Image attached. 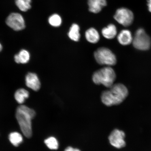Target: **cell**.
<instances>
[{
	"mask_svg": "<svg viewBox=\"0 0 151 151\" xmlns=\"http://www.w3.org/2000/svg\"><path fill=\"white\" fill-rule=\"evenodd\" d=\"M109 88V90L103 91L101 96L102 102L106 106L119 104L128 95L127 88L123 84H113Z\"/></svg>",
	"mask_w": 151,
	"mask_h": 151,
	"instance_id": "obj_1",
	"label": "cell"
},
{
	"mask_svg": "<svg viewBox=\"0 0 151 151\" xmlns=\"http://www.w3.org/2000/svg\"><path fill=\"white\" fill-rule=\"evenodd\" d=\"M35 111L26 106L21 105L17 109L16 118L23 134L28 138L32 135V120L35 118Z\"/></svg>",
	"mask_w": 151,
	"mask_h": 151,
	"instance_id": "obj_2",
	"label": "cell"
},
{
	"mask_svg": "<svg viewBox=\"0 0 151 151\" xmlns=\"http://www.w3.org/2000/svg\"><path fill=\"white\" fill-rule=\"evenodd\" d=\"M116 77L114 70L108 66L96 71L92 76V80L96 84H102L106 87L109 88L114 84Z\"/></svg>",
	"mask_w": 151,
	"mask_h": 151,
	"instance_id": "obj_3",
	"label": "cell"
},
{
	"mask_svg": "<svg viewBox=\"0 0 151 151\" xmlns=\"http://www.w3.org/2000/svg\"><path fill=\"white\" fill-rule=\"evenodd\" d=\"M94 56L96 62L100 65L111 66L116 65V56L110 50L105 47L98 48L94 52Z\"/></svg>",
	"mask_w": 151,
	"mask_h": 151,
	"instance_id": "obj_4",
	"label": "cell"
},
{
	"mask_svg": "<svg viewBox=\"0 0 151 151\" xmlns=\"http://www.w3.org/2000/svg\"><path fill=\"white\" fill-rule=\"evenodd\" d=\"M132 42L135 48L143 51L149 50L151 45L150 37L142 28H139L136 32Z\"/></svg>",
	"mask_w": 151,
	"mask_h": 151,
	"instance_id": "obj_5",
	"label": "cell"
},
{
	"mask_svg": "<svg viewBox=\"0 0 151 151\" xmlns=\"http://www.w3.org/2000/svg\"><path fill=\"white\" fill-rule=\"evenodd\" d=\"M115 20L124 27L131 25L134 20L133 13L129 9L122 7L116 10L114 16Z\"/></svg>",
	"mask_w": 151,
	"mask_h": 151,
	"instance_id": "obj_6",
	"label": "cell"
},
{
	"mask_svg": "<svg viewBox=\"0 0 151 151\" xmlns=\"http://www.w3.org/2000/svg\"><path fill=\"white\" fill-rule=\"evenodd\" d=\"M6 22L7 26L14 31H21L25 27V22L23 17L18 13L11 14L7 17Z\"/></svg>",
	"mask_w": 151,
	"mask_h": 151,
	"instance_id": "obj_7",
	"label": "cell"
},
{
	"mask_svg": "<svg viewBox=\"0 0 151 151\" xmlns=\"http://www.w3.org/2000/svg\"><path fill=\"white\" fill-rule=\"evenodd\" d=\"M125 134L124 131L118 129L113 130L109 135V139L111 145L116 148H123L126 146L124 141Z\"/></svg>",
	"mask_w": 151,
	"mask_h": 151,
	"instance_id": "obj_8",
	"label": "cell"
},
{
	"mask_svg": "<svg viewBox=\"0 0 151 151\" xmlns=\"http://www.w3.org/2000/svg\"><path fill=\"white\" fill-rule=\"evenodd\" d=\"M26 84L28 88L37 91L41 88V83L38 77L35 73H29L26 75Z\"/></svg>",
	"mask_w": 151,
	"mask_h": 151,
	"instance_id": "obj_9",
	"label": "cell"
},
{
	"mask_svg": "<svg viewBox=\"0 0 151 151\" xmlns=\"http://www.w3.org/2000/svg\"><path fill=\"white\" fill-rule=\"evenodd\" d=\"M88 4L90 12L97 14L107 5L106 0H88Z\"/></svg>",
	"mask_w": 151,
	"mask_h": 151,
	"instance_id": "obj_10",
	"label": "cell"
},
{
	"mask_svg": "<svg viewBox=\"0 0 151 151\" xmlns=\"http://www.w3.org/2000/svg\"><path fill=\"white\" fill-rule=\"evenodd\" d=\"M117 39L120 44L126 46L131 44L133 41V38L131 31L127 29H124L119 33Z\"/></svg>",
	"mask_w": 151,
	"mask_h": 151,
	"instance_id": "obj_11",
	"label": "cell"
},
{
	"mask_svg": "<svg viewBox=\"0 0 151 151\" xmlns=\"http://www.w3.org/2000/svg\"><path fill=\"white\" fill-rule=\"evenodd\" d=\"M85 37L88 42L92 43H96L99 42L100 35L97 30L93 28L88 29L85 33Z\"/></svg>",
	"mask_w": 151,
	"mask_h": 151,
	"instance_id": "obj_12",
	"label": "cell"
},
{
	"mask_svg": "<svg viewBox=\"0 0 151 151\" xmlns=\"http://www.w3.org/2000/svg\"><path fill=\"white\" fill-rule=\"evenodd\" d=\"M102 34L104 37L108 39H112L117 35V29L114 24H110L107 27L104 28L101 31Z\"/></svg>",
	"mask_w": 151,
	"mask_h": 151,
	"instance_id": "obj_13",
	"label": "cell"
},
{
	"mask_svg": "<svg viewBox=\"0 0 151 151\" xmlns=\"http://www.w3.org/2000/svg\"><path fill=\"white\" fill-rule=\"evenodd\" d=\"M14 60L17 63L26 64L29 61L30 55L27 50H22L14 56Z\"/></svg>",
	"mask_w": 151,
	"mask_h": 151,
	"instance_id": "obj_14",
	"label": "cell"
},
{
	"mask_svg": "<svg viewBox=\"0 0 151 151\" xmlns=\"http://www.w3.org/2000/svg\"><path fill=\"white\" fill-rule=\"evenodd\" d=\"M80 27L78 24H73L72 25L68 35L70 39L74 41H78L80 39L81 35L80 33Z\"/></svg>",
	"mask_w": 151,
	"mask_h": 151,
	"instance_id": "obj_15",
	"label": "cell"
},
{
	"mask_svg": "<svg viewBox=\"0 0 151 151\" xmlns=\"http://www.w3.org/2000/svg\"><path fill=\"white\" fill-rule=\"evenodd\" d=\"M29 97V92L24 88H20L17 90L14 94L15 99L20 104L24 103L25 100Z\"/></svg>",
	"mask_w": 151,
	"mask_h": 151,
	"instance_id": "obj_16",
	"label": "cell"
},
{
	"mask_svg": "<svg viewBox=\"0 0 151 151\" xmlns=\"http://www.w3.org/2000/svg\"><path fill=\"white\" fill-rule=\"evenodd\" d=\"M9 139L11 143L15 147H18L22 141L23 137L19 133L17 132H14L9 135Z\"/></svg>",
	"mask_w": 151,
	"mask_h": 151,
	"instance_id": "obj_17",
	"label": "cell"
},
{
	"mask_svg": "<svg viewBox=\"0 0 151 151\" xmlns=\"http://www.w3.org/2000/svg\"><path fill=\"white\" fill-rule=\"evenodd\" d=\"M45 143L51 150H58L59 147V143L57 139L53 137H50L45 139Z\"/></svg>",
	"mask_w": 151,
	"mask_h": 151,
	"instance_id": "obj_18",
	"label": "cell"
},
{
	"mask_svg": "<svg viewBox=\"0 0 151 151\" xmlns=\"http://www.w3.org/2000/svg\"><path fill=\"white\" fill-rule=\"evenodd\" d=\"M15 3L18 8L23 12H26L31 7V0H16Z\"/></svg>",
	"mask_w": 151,
	"mask_h": 151,
	"instance_id": "obj_19",
	"label": "cell"
},
{
	"mask_svg": "<svg viewBox=\"0 0 151 151\" xmlns=\"http://www.w3.org/2000/svg\"><path fill=\"white\" fill-rule=\"evenodd\" d=\"M48 22L51 25L54 27H58L61 26L62 20L59 15L54 14L51 16L48 19Z\"/></svg>",
	"mask_w": 151,
	"mask_h": 151,
	"instance_id": "obj_20",
	"label": "cell"
},
{
	"mask_svg": "<svg viewBox=\"0 0 151 151\" xmlns=\"http://www.w3.org/2000/svg\"><path fill=\"white\" fill-rule=\"evenodd\" d=\"M64 151H81L79 149L73 148L72 147H68L66 148Z\"/></svg>",
	"mask_w": 151,
	"mask_h": 151,
	"instance_id": "obj_21",
	"label": "cell"
},
{
	"mask_svg": "<svg viewBox=\"0 0 151 151\" xmlns=\"http://www.w3.org/2000/svg\"><path fill=\"white\" fill-rule=\"evenodd\" d=\"M147 5H148L149 11L151 13V0H148Z\"/></svg>",
	"mask_w": 151,
	"mask_h": 151,
	"instance_id": "obj_22",
	"label": "cell"
},
{
	"mask_svg": "<svg viewBox=\"0 0 151 151\" xmlns=\"http://www.w3.org/2000/svg\"><path fill=\"white\" fill-rule=\"evenodd\" d=\"M2 46L1 45L0 43V52H1L2 50Z\"/></svg>",
	"mask_w": 151,
	"mask_h": 151,
	"instance_id": "obj_23",
	"label": "cell"
}]
</instances>
